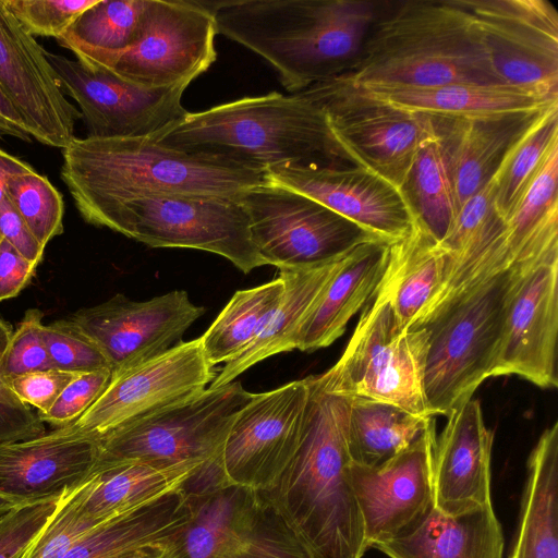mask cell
I'll use <instances>...</instances> for the list:
<instances>
[{"mask_svg":"<svg viewBox=\"0 0 558 558\" xmlns=\"http://www.w3.org/2000/svg\"><path fill=\"white\" fill-rule=\"evenodd\" d=\"M306 379L298 448L275 486L263 493L311 558H362L368 547L350 475V398L329 390L320 374Z\"/></svg>","mask_w":558,"mask_h":558,"instance_id":"6da1fadb","label":"cell"},{"mask_svg":"<svg viewBox=\"0 0 558 558\" xmlns=\"http://www.w3.org/2000/svg\"><path fill=\"white\" fill-rule=\"evenodd\" d=\"M333 78L353 88L504 85L459 0L378 2L360 56Z\"/></svg>","mask_w":558,"mask_h":558,"instance_id":"7a4b0ae2","label":"cell"},{"mask_svg":"<svg viewBox=\"0 0 558 558\" xmlns=\"http://www.w3.org/2000/svg\"><path fill=\"white\" fill-rule=\"evenodd\" d=\"M204 2L217 34L260 56L292 94L348 72L378 8L365 0Z\"/></svg>","mask_w":558,"mask_h":558,"instance_id":"3957f363","label":"cell"},{"mask_svg":"<svg viewBox=\"0 0 558 558\" xmlns=\"http://www.w3.org/2000/svg\"><path fill=\"white\" fill-rule=\"evenodd\" d=\"M267 170L278 166L354 165L332 133L324 110L302 92H270L186 112L153 137Z\"/></svg>","mask_w":558,"mask_h":558,"instance_id":"277c9868","label":"cell"},{"mask_svg":"<svg viewBox=\"0 0 558 558\" xmlns=\"http://www.w3.org/2000/svg\"><path fill=\"white\" fill-rule=\"evenodd\" d=\"M62 156L61 179L77 210L144 193L239 198L270 181L267 170L253 165L149 137H75Z\"/></svg>","mask_w":558,"mask_h":558,"instance_id":"5b68a950","label":"cell"},{"mask_svg":"<svg viewBox=\"0 0 558 558\" xmlns=\"http://www.w3.org/2000/svg\"><path fill=\"white\" fill-rule=\"evenodd\" d=\"M520 265L464 289L417 326L428 335L424 395L432 416H449L492 377Z\"/></svg>","mask_w":558,"mask_h":558,"instance_id":"8992f818","label":"cell"},{"mask_svg":"<svg viewBox=\"0 0 558 558\" xmlns=\"http://www.w3.org/2000/svg\"><path fill=\"white\" fill-rule=\"evenodd\" d=\"M105 227L151 247L194 248L220 255L244 274L266 265L250 234L239 198L144 193L78 209Z\"/></svg>","mask_w":558,"mask_h":558,"instance_id":"52a82bcc","label":"cell"},{"mask_svg":"<svg viewBox=\"0 0 558 558\" xmlns=\"http://www.w3.org/2000/svg\"><path fill=\"white\" fill-rule=\"evenodd\" d=\"M184 488L191 518L178 558H311L263 492L227 485L218 466H202Z\"/></svg>","mask_w":558,"mask_h":558,"instance_id":"ba28073f","label":"cell"},{"mask_svg":"<svg viewBox=\"0 0 558 558\" xmlns=\"http://www.w3.org/2000/svg\"><path fill=\"white\" fill-rule=\"evenodd\" d=\"M427 340L424 327H403L387 298L375 292L342 355L320 376L338 395L432 416L424 395Z\"/></svg>","mask_w":558,"mask_h":558,"instance_id":"9c48e42d","label":"cell"},{"mask_svg":"<svg viewBox=\"0 0 558 558\" xmlns=\"http://www.w3.org/2000/svg\"><path fill=\"white\" fill-rule=\"evenodd\" d=\"M253 395L240 381L208 387L100 438L94 465L140 461L167 468L216 460Z\"/></svg>","mask_w":558,"mask_h":558,"instance_id":"30bf717a","label":"cell"},{"mask_svg":"<svg viewBox=\"0 0 558 558\" xmlns=\"http://www.w3.org/2000/svg\"><path fill=\"white\" fill-rule=\"evenodd\" d=\"M239 201L258 255L279 270L320 267L378 239L320 203L271 181L247 190Z\"/></svg>","mask_w":558,"mask_h":558,"instance_id":"8fae6325","label":"cell"},{"mask_svg":"<svg viewBox=\"0 0 558 558\" xmlns=\"http://www.w3.org/2000/svg\"><path fill=\"white\" fill-rule=\"evenodd\" d=\"M325 112L352 159L404 190L417 153L442 131L445 119L399 110L355 94L335 78L301 90Z\"/></svg>","mask_w":558,"mask_h":558,"instance_id":"7c38bea8","label":"cell"},{"mask_svg":"<svg viewBox=\"0 0 558 558\" xmlns=\"http://www.w3.org/2000/svg\"><path fill=\"white\" fill-rule=\"evenodd\" d=\"M216 35L204 1L146 0L137 38L102 70L146 88L189 86L216 61Z\"/></svg>","mask_w":558,"mask_h":558,"instance_id":"4fadbf2b","label":"cell"},{"mask_svg":"<svg viewBox=\"0 0 558 558\" xmlns=\"http://www.w3.org/2000/svg\"><path fill=\"white\" fill-rule=\"evenodd\" d=\"M216 375L201 338L181 341L144 363L111 374L101 395L64 427L75 436L98 441L120 427L199 393Z\"/></svg>","mask_w":558,"mask_h":558,"instance_id":"5bb4252c","label":"cell"},{"mask_svg":"<svg viewBox=\"0 0 558 558\" xmlns=\"http://www.w3.org/2000/svg\"><path fill=\"white\" fill-rule=\"evenodd\" d=\"M504 85L558 101V13L546 0H459Z\"/></svg>","mask_w":558,"mask_h":558,"instance_id":"9a60e30c","label":"cell"},{"mask_svg":"<svg viewBox=\"0 0 558 558\" xmlns=\"http://www.w3.org/2000/svg\"><path fill=\"white\" fill-rule=\"evenodd\" d=\"M307 379L254 393L239 411L219 457L228 485L269 490L292 459L302 432Z\"/></svg>","mask_w":558,"mask_h":558,"instance_id":"2e32d148","label":"cell"},{"mask_svg":"<svg viewBox=\"0 0 558 558\" xmlns=\"http://www.w3.org/2000/svg\"><path fill=\"white\" fill-rule=\"evenodd\" d=\"M46 56L62 90L77 104L87 137L153 138L187 112L182 106L187 85L146 88L61 54Z\"/></svg>","mask_w":558,"mask_h":558,"instance_id":"e0dca14e","label":"cell"},{"mask_svg":"<svg viewBox=\"0 0 558 558\" xmlns=\"http://www.w3.org/2000/svg\"><path fill=\"white\" fill-rule=\"evenodd\" d=\"M519 265L492 377L518 375L556 388L558 248Z\"/></svg>","mask_w":558,"mask_h":558,"instance_id":"ac0fdd59","label":"cell"},{"mask_svg":"<svg viewBox=\"0 0 558 558\" xmlns=\"http://www.w3.org/2000/svg\"><path fill=\"white\" fill-rule=\"evenodd\" d=\"M205 307L191 302L183 290L147 301L118 293L95 306L81 308L70 318L78 324L106 355L111 374L144 363L181 342L183 333Z\"/></svg>","mask_w":558,"mask_h":558,"instance_id":"d6986e66","label":"cell"},{"mask_svg":"<svg viewBox=\"0 0 558 558\" xmlns=\"http://www.w3.org/2000/svg\"><path fill=\"white\" fill-rule=\"evenodd\" d=\"M267 174L387 243L404 238L417 220L404 190L356 165L278 166Z\"/></svg>","mask_w":558,"mask_h":558,"instance_id":"ffe728a7","label":"cell"},{"mask_svg":"<svg viewBox=\"0 0 558 558\" xmlns=\"http://www.w3.org/2000/svg\"><path fill=\"white\" fill-rule=\"evenodd\" d=\"M436 438L432 417L414 442L385 463L373 468L351 463L368 548L397 536L434 504Z\"/></svg>","mask_w":558,"mask_h":558,"instance_id":"44dd1931","label":"cell"},{"mask_svg":"<svg viewBox=\"0 0 558 558\" xmlns=\"http://www.w3.org/2000/svg\"><path fill=\"white\" fill-rule=\"evenodd\" d=\"M45 50L0 0V86L37 142L65 148L82 119L62 90Z\"/></svg>","mask_w":558,"mask_h":558,"instance_id":"7402d4cb","label":"cell"},{"mask_svg":"<svg viewBox=\"0 0 558 558\" xmlns=\"http://www.w3.org/2000/svg\"><path fill=\"white\" fill-rule=\"evenodd\" d=\"M98 441L57 427L39 437L0 445V497L16 505L59 498L90 475Z\"/></svg>","mask_w":558,"mask_h":558,"instance_id":"603a6c76","label":"cell"},{"mask_svg":"<svg viewBox=\"0 0 558 558\" xmlns=\"http://www.w3.org/2000/svg\"><path fill=\"white\" fill-rule=\"evenodd\" d=\"M493 439L480 400L471 398L447 416L435 445L434 504L438 510L456 515L492 504Z\"/></svg>","mask_w":558,"mask_h":558,"instance_id":"cb8c5ba5","label":"cell"},{"mask_svg":"<svg viewBox=\"0 0 558 558\" xmlns=\"http://www.w3.org/2000/svg\"><path fill=\"white\" fill-rule=\"evenodd\" d=\"M389 244L372 239L343 256L300 327L295 349L315 351L342 336L349 320L374 296L387 266Z\"/></svg>","mask_w":558,"mask_h":558,"instance_id":"d4e9b609","label":"cell"},{"mask_svg":"<svg viewBox=\"0 0 558 558\" xmlns=\"http://www.w3.org/2000/svg\"><path fill=\"white\" fill-rule=\"evenodd\" d=\"M372 547L390 558H502L504 535L492 504L456 515L433 504L397 536Z\"/></svg>","mask_w":558,"mask_h":558,"instance_id":"484cf974","label":"cell"},{"mask_svg":"<svg viewBox=\"0 0 558 558\" xmlns=\"http://www.w3.org/2000/svg\"><path fill=\"white\" fill-rule=\"evenodd\" d=\"M347 87L362 97L399 110L449 120L538 112L558 105V101L546 100L508 85L449 84L424 88Z\"/></svg>","mask_w":558,"mask_h":558,"instance_id":"4316f807","label":"cell"},{"mask_svg":"<svg viewBox=\"0 0 558 558\" xmlns=\"http://www.w3.org/2000/svg\"><path fill=\"white\" fill-rule=\"evenodd\" d=\"M542 111L446 120L442 138L457 211L492 179L508 150Z\"/></svg>","mask_w":558,"mask_h":558,"instance_id":"83f0119b","label":"cell"},{"mask_svg":"<svg viewBox=\"0 0 558 558\" xmlns=\"http://www.w3.org/2000/svg\"><path fill=\"white\" fill-rule=\"evenodd\" d=\"M446 265L447 252L418 219L404 238L389 244L376 292L387 298L403 327L422 319L441 287Z\"/></svg>","mask_w":558,"mask_h":558,"instance_id":"f1b7e54d","label":"cell"},{"mask_svg":"<svg viewBox=\"0 0 558 558\" xmlns=\"http://www.w3.org/2000/svg\"><path fill=\"white\" fill-rule=\"evenodd\" d=\"M204 463L165 468L123 461L94 465L77 489L80 509L96 521L108 520L182 487Z\"/></svg>","mask_w":558,"mask_h":558,"instance_id":"f546056e","label":"cell"},{"mask_svg":"<svg viewBox=\"0 0 558 558\" xmlns=\"http://www.w3.org/2000/svg\"><path fill=\"white\" fill-rule=\"evenodd\" d=\"M190 518L191 504L183 485L100 523L62 558H122L141 547L175 539Z\"/></svg>","mask_w":558,"mask_h":558,"instance_id":"4dcf8cb0","label":"cell"},{"mask_svg":"<svg viewBox=\"0 0 558 558\" xmlns=\"http://www.w3.org/2000/svg\"><path fill=\"white\" fill-rule=\"evenodd\" d=\"M342 258L312 269L279 270L284 289L277 307L259 335L238 357L225 364L209 388L226 386L263 360L294 350L300 327Z\"/></svg>","mask_w":558,"mask_h":558,"instance_id":"1f68e13d","label":"cell"},{"mask_svg":"<svg viewBox=\"0 0 558 558\" xmlns=\"http://www.w3.org/2000/svg\"><path fill=\"white\" fill-rule=\"evenodd\" d=\"M526 466L515 542L509 558H558V422L542 433Z\"/></svg>","mask_w":558,"mask_h":558,"instance_id":"d6a6232c","label":"cell"},{"mask_svg":"<svg viewBox=\"0 0 558 558\" xmlns=\"http://www.w3.org/2000/svg\"><path fill=\"white\" fill-rule=\"evenodd\" d=\"M432 417L378 400L350 398L347 445L352 463H385L414 442Z\"/></svg>","mask_w":558,"mask_h":558,"instance_id":"836d02e7","label":"cell"},{"mask_svg":"<svg viewBox=\"0 0 558 558\" xmlns=\"http://www.w3.org/2000/svg\"><path fill=\"white\" fill-rule=\"evenodd\" d=\"M146 0H97L57 43L89 69H105L138 36Z\"/></svg>","mask_w":558,"mask_h":558,"instance_id":"e575fe53","label":"cell"},{"mask_svg":"<svg viewBox=\"0 0 558 558\" xmlns=\"http://www.w3.org/2000/svg\"><path fill=\"white\" fill-rule=\"evenodd\" d=\"M278 276L258 287L238 290L201 338L211 366L238 357L259 335L283 293Z\"/></svg>","mask_w":558,"mask_h":558,"instance_id":"d590c367","label":"cell"},{"mask_svg":"<svg viewBox=\"0 0 558 558\" xmlns=\"http://www.w3.org/2000/svg\"><path fill=\"white\" fill-rule=\"evenodd\" d=\"M404 191L418 221L440 242L457 215L442 131L417 153Z\"/></svg>","mask_w":558,"mask_h":558,"instance_id":"8d00e7d4","label":"cell"},{"mask_svg":"<svg viewBox=\"0 0 558 558\" xmlns=\"http://www.w3.org/2000/svg\"><path fill=\"white\" fill-rule=\"evenodd\" d=\"M558 144V105L542 111L497 169L494 207L506 221L550 149Z\"/></svg>","mask_w":558,"mask_h":558,"instance_id":"74e56055","label":"cell"},{"mask_svg":"<svg viewBox=\"0 0 558 558\" xmlns=\"http://www.w3.org/2000/svg\"><path fill=\"white\" fill-rule=\"evenodd\" d=\"M5 196L44 248L63 232V197L46 175L33 171L13 177Z\"/></svg>","mask_w":558,"mask_h":558,"instance_id":"f35d334b","label":"cell"},{"mask_svg":"<svg viewBox=\"0 0 558 558\" xmlns=\"http://www.w3.org/2000/svg\"><path fill=\"white\" fill-rule=\"evenodd\" d=\"M44 339L56 368L74 373L111 371L98 344L70 317L45 325Z\"/></svg>","mask_w":558,"mask_h":558,"instance_id":"ab89813d","label":"cell"},{"mask_svg":"<svg viewBox=\"0 0 558 558\" xmlns=\"http://www.w3.org/2000/svg\"><path fill=\"white\" fill-rule=\"evenodd\" d=\"M78 487L60 497L52 517L23 558H62L89 531L107 521H96L81 511Z\"/></svg>","mask_w":558,"mask_h":558,"instance_id":"60d3db41","label":"cell"},{"mask_svg":"<svg viewBox=\"0 0 558 558\" xmlns=\"http://www.w3.org/2000/svg\"><path fill=\"white\" fill-rule=\"evenodd\" d=\"M97 0H1L32 36L58 39L76 17Z\"/></svg>","mask_w":558,"mask_h":558,"instance_id":"b9f144b4","label":"cell"},{"mask_svg":"<svg viewBox=\"0 0 558 558\" xmlns=\"http://www.w3.org/2000/svg\"><path fill=\"white\" fill-rule=\"evenodd\" d=\"M44 313L38 308L25 312L12 332L0 362V376H9L53 367L44 339Z\"/></svg>","mask_w":558,"mask_h":558,"instance_id":"7bdbcfd3","label":"cell"},{"mask_svg":"<svg viewBox=\"0 0 558 558\" xmlns=\"http://www.w3.org/2000/svg\"><path fill=\"white\" fill-rule=\"evenodd\" d=\"M60 497L19 505L0 517V558L24 557L52 517Z\"/></svg>","mask_w":558,"mask_h":558,"instance_id":"ee69618b","label":"cell"},{"mask_svg":"<svg viewBox=\"0 0 558 558\" xmlns=\"http://www.w3.org/2000/svg\"><path fill=\"white\" fill-rule=\"evenodd\" d=\"M12 332V326L0 317V362ZM45 433L38 415L10 391L0 376V445L33 439Z\"/></svg>","mask_w":558,"mask_h":558,"instance_id":"f6af8a7d","label":"cell"},{"mask_svg":"<svg viewBox=\"0 0 558 558\" xmlns=\"http://www.w3.org/2000/svg\"><path fill=\"white\" fill-rule=\"evenodd\" d=\"M110 378V369L78 373L47 412L37 413L39 420L56 428L73 423L101 395Z\"/></svg>","mask_w":558,"mask_h":558,"instance_id":"bcb514c9","label":"cell"},{"mask_svg":"<svg viewBox=\"0 0 558 558\" xmlns=\"http://www.w3.org/2000/svg\"><path fill=\"white\" fill-rule=\"evenodd\" d=\"M77 374L51 367L9 376L3 380L22 403L45 413Z\"/></svg>","mask_w":558,"mask_h":558,"instance_id":"7dc6e473","label":"cell"},{"mask_svg":"<svg viewBox=\"0 0 558 558\" xmlns=\"http://www.w3.org/2000/svg\"><path fill=\"white\" fill-rule=\"evenodd\" d=\"M0 238L7 240L24 258L38 264L45 248L37 242L25 221L7 198L0 204Z\"/></svg>","mask_w":558,"mask_h":558,"instance_id":"c3c4849f","label":"cell"},{"mask_svg":"<svg viewBox=\"0 0 558 558\" xmlns=\"http://www.w3.org/2000/svg\"><path fill=\"white\" fill-rule=\"evenodd\" d=\"M37 265L0 238V302L16 296L31 281Z\"/></svg>","mask_w":558,"mask_h":558,"instance_id":"681fc988","label":"cell"},{"mask_svg":"<svg viewBox=\"0 0 558 558\" xmlns=\"http://www.w3.org/2000/svg\"><path fill=\"white\" fill-rule=\"evenodd\" d=\"M12 136L31 143L32 136L20 113L0 86V137Z\"/></svg>","mask_w":558,"mask_h":558,"instance_id":"f907efd6","label":"cell"},{"mask_svg":"<svg viewBox=\"0 0 558 558\" xmlns=\"http://www.w3.org/2000/svg\"><path fill=\"white\" fill-rule=\"evenodd\" d=\"M33 171L35 169L31 165L0 148V204L5 198V190L10 180L15 175Z\"/></svg>","mask_w":558,"mask_h":558,"instance_id":"816d5d0a","label":"cell"},{"mask_svg":"<svg viewBox=\"0 0 558 558\" xmlns=\"http://www.w3.org/2000/svg\"><path fill=\"white\" fill-rule=\"evenodd\" d=\"M177 538L141 547L122 558H178Z\"/></svg>","mask_w":558,"mask_h":558,"instance_id":"f5cc1de1","label":"cell"},{"mask_svg":"<svg viewBox=\"0 0 558 558\" xmlns=\"http://www.w3.org/2000/svg\"><path fill=\"white\" fill-rule=\"evenodd\" d=\"M19 506L15 502L0 497V517L10 511L13 507Z\"/></svg>","mask_w":558,"mask_h":558,"instance_id":"db71d44e","label":"cell"}]
</instances>
